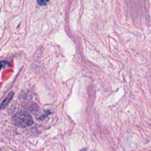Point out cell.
<instances>
[{"label": "cell", "instance_id": "1", "mask_svg": "<svg viewBox=\"0 0 151 151\" xmlns=\"http://www.w3.org/2000/svg\"><path fill=\"white\" fill-rule=\"evenodd\" d=\"M13 120L17 125L22 127L29 126L33 123L31 115L24 111H21L15 113L13 117Z\"/></svg>", "mask_w": 151, "mask_h": 151}, {"label": "cell", "instance_id": "2", "mask_svg": "<svg viewBox=\"0 0 151 151\" xmlns=\"http://www.w3.org/2000/svg\"><path fill=\"white\" fill-rule=\"evenodd\" d=\"M13 96H14V93L12 91L9 93L8 94V96L6 97V98L5 99H4V101L1 103V104L0 105V109H4L8 104V103L10 102V101L12 100Z\"/></svg>", "mask_w": 151, "mask_h": 151}, {"label": "cell", "instance_id": "3", "mask_svg": "<svg viewBox=\"0 0 151 151\" xmlns=\"http://www.w3.org/2000/svg\"><path fill=\"white\" fill-rule=\"evenodd\" d=\"M37 4L40 5V6H42V5H44L47 4V2H48V1H43V0H39V1H37Z\"/></svg>", "mask_w": 151, "mask_h": 151}, {"label": "cell", "instance_id": "4", "mask_svg": "<svg viewBox=\"0 0 151 151\" xmlns=\"http://www.w3.org/2000/svg\"><path fill=\"white\" fill-rule=\"evenodd\" d=\"M7 63H8V62H7L6 61H0V70H1V69L5 65H6Z\"/></svg>", "mask_w": 151, "mask_h": 151}]
</instances>
